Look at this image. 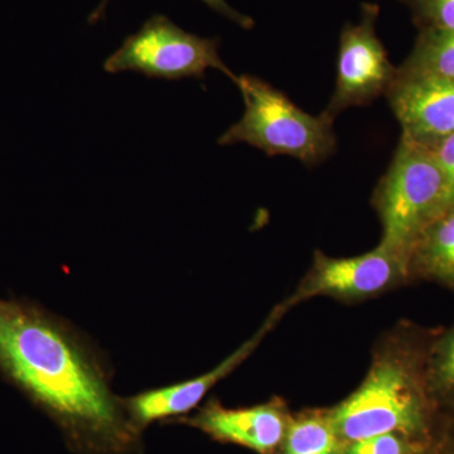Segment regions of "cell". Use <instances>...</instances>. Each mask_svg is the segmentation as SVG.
<instances>
[{
  "label": "cell",
  "instance_id": "6da1fadb",
  "mask_svg": "<svg viewBox=\"0 0 454 454\" xmlns=\"http://www.w3.org/2000/svg\"><path fill=\"white\" fill-rule=\"evenodd\" d=\"M0 375L41 409L76 454H138L142 435L109 364L85 334L29 300L0 298Z\"/></svg>",
  "mask_w": 454,
  "mask_h": 454
},
{
  "label": "cell",
  "instance_id": "7a4b0ae2",
  "mask_svg": "<svg viewBox=\"0 0 454 454\" xmlns=\"http://www.w3.org/2000/svg\"><path fill=\"white\" fill-rule=\"evenodd\" d=\"M433 404L424 365L408 351L390 348L375 357L361 387L330 415L348 443L387 433L419 441L428 434Z\"/></svg>",
  "mask_w": 454,
  "mask_h": 454
},
{
  "label": "cell",
  "instance_id": "3957f363",
  "mask_svg": "<svg viewBox=\"0 0 454 454\" xmlns=\"http://www.w3.org/2000/svg\"><path fill=\"white\" fill-rule=\"evenodd\" d=\"M245 110L240 121L221 136L219 145L245 143L269 157L289 155L315 166L336 151L334 119L327 114L310 115L282 91L252 74L238 76Z\"/></svg>",
  "mask_w": 454,
  "mask_h": 454
},
{
  "label": "cell",
  "instance_id": "277c9868",
  "mask_svg": "<svg viewBox=\"0 0 454 454\" xmlns=\"http://www.w3.org/2000/svg\"><path fill=\"white\" fill-rule=\"evenodd\" d=\"M372 205L382 247L408 260L424 230L452 208L446 177L432 149L403 139L379 182Z\"/></svg>",
  "mask_w": 454,
  "mask_h": 454
},
{
  "label": "cell",
  "instance_id": "5b68a950",
  "mask_svg": "<svg viewBox=\"0 0 454 454\" xmlns=\"http://www.w3.org/2000/svg\"><path fill=\"white\" fill-rule=\"evenodd\" d=\"M219 38H202L184 31L164 14H153L138 32L128 35L104 62L109 74L137 73L149 79L179 82L205 79L211 68L236 83L238 76L220 57Z\"/></svg>",
  "mask_w": 454,
  "mask_h": 454
},
{
  "label": "cell",
  "instance_id": "8992f818",
  "mask_svg": "<svg viewBox=\"0 0 454 454\" xmlns=\"http://www.w3.org/2000/svg\"><path fill=\"white\" fill-rule=\"evenodd\" d=\"M409 276L408 260L380 244L352 258H331L316 252L309 274L282 306L288 309L318 295L343 301H365L395 288Z\"/></svg>",
  "mask_w": 454,
  "mask_h": 454
},
{
  "label": "cell",
  "instance_id": "52a82bcc",
  "mask_svg": "<svg viewBox=\"0 0 454 454\" xmlns=\"http://www.w3.org/2000/svg\"><path fill=\"white\" fill-rule=\"evenodd\" d=\"M378 17V4H364L360 23L340 33L336 86L325 110L333 119L348 107L367 106L387 95L395 80L397 68L376 35Z\"/></svg>",
  "mask_w": 454,
  "mask_h": 454
},
{
  "label": "cell",
  "instance_id": "ba28073f",
  "mask_svg": "<svg viewBox=\"0 0 454 454\" xmlns=\"http://www.w3.org/2000/svg\"><path fill=\"white\" fill-rule=\"evenodd\" d=\"M286 312L282 304L278 306L259 328L258 333L250 337L211 372L187 381L142 391L133 396L122 397L125 411L129 415L133 426L143 433L152 424H170L179 418L187 417L215 385L219 384L230 373L234 372L245 360L252 356L253 352L258 348L267 333L273 330L274 325Z\"/></svg>",
  "mask_w": 454,
  "mask_h": 454
},
{
  "label": "cell",
  "instance_id": "9c48e42d",
  "mask_svg": "<svg viewBox=\"0 0 454 454\" xmlns=\"http://www.w3.org/2000/svg\"><path fill=\"white\" fill-rule=\"evenodd\" d=\"M387 97L403 139L433 151L454 133V82L397 70Z\"/></svg>",
  "mask_w": 454,
  "mask_h": 454
},
{
  "label": "cell",
  "instance_id": "30bf717a",
  "mask_svg": "<svg viewBox=\"0 0 454 454\" xmlns=\"http://www.w3.org/2000/svg\"><path fill=\"white\" fill-rule=\"evenodd\" d=\"M173 423L186 424L220 443L235 444L259 454L276 452L289 426L280 403L225 408L217 400H210L192 417L187 415Z\"/></svg>",
  "mask_w": 454,
  "mask_h": 454
},
{
  "label": "cell",
  "instance_id": "8fae6325",
  "mask_svg": "<svg viewBox=\"0 0 454 454\" xmlns=\"http://www.w3.org/2000/svg\"><path fill=\"white\" fill-rule=\"evenodd\" d=\"M409 270L454 291V207L424 230L409 255Z\"/></svg>",
  "mask_w": 454,
  "mask_h": 454
},
{
  "label": "cell",
  "instance_id": "7c38bea8",
  "mask_svg": "<svg viewBox=\"0 0 454 454\" xmlns=\"http://www.w3.org/2000/svg\"><path fill=\"white\" fill-rule=\"evenodd\" d=\"M397 70L454 82V32L423 29L413 53Z\"/></svg>",
  "mask_w": 454,
  "mask_h": 454
},
{
  "label": "cell",
  "instance_id": "4fadbf2b",
  "mask_svg": "<svg viewBox=\"0 0 454 454\" xmlns=\"http://www.w3.org/2000/svg\"><path fill=\"white\" fill-rule=\"evenodd\" d=\"M342 443L330 414L301 415L289 423L283 454H340Z\"/></svg>",
  "mask_w": 454,
  "mask_h": 454
},
{
  "label": "cell",
  "instance_id": "5bb4252c",
  "mask_svg": "<svg viewBox=\"0 0 454 454\" xmlns=\"http://www.w3.org/2000/svg\"><path fill=\"white\" fill-rule=\"evenodd\" d=\"M424 378L434 404L454 405V325L430 348Z\"/></svg>",
  "mask_w": 454,
  "mask_h": 454
},
{
  "label": "cell",
  "instance_id": "9a60e30c",
  "mask_svg": "<svg viewBox=\"0 0 454 454\" xmlns=\"http://www.w3.org/2000/svg\"><path fill=\"white\" fill-rule=\"evenodd\" d=\"M423 29L454 32V0H402Z\"/></svg>",
  "mask_w": 454,
  "mask_h": 454
},
{
  "label": "cell",
  "instance_id": "2e32d148",
  "mask_svg": "<svg viewBox=\"0 0 454 454\" xmlns=\"http://www.w3.org/2000/svg\"><path fill=\"white\" fill-rule=\"evenodd\" d=\"M419 441L397 434L373 435L349 443L346 454H419Z\"/></svg>",
  "mask_w": 454,
  "mask_h": 454
},
{
  "label": "cell",
  "instance_id": "e0dca14e",
  "mask_svg": "<svg viewBox=\"0 0 454 454\" xmlns=\"http://www.w3.org/2000/svg\"><path fill=\"white\" fill-rule=\"evenodd\" d=\"M109 2L110 0H101V2L98 3V7L94 9V12H92L88 18L89 25H97L98 22L104 20ZM201 2L205 3L212 11L217 12L221 16L226 17L227 20L240 26L241 28L252 29L254 27L253 18L239 13L226 0H201Z\"/></svg>",
  "mask_w": 454,
  "mask_h": 454
},
{
  "label": "cell",
  "instance_id": "ac0fdd59",
  "mask_svg": "<svg viewBox=\"0 0 454 454\" xmlns=\"http://www.w3.org/2000/svg\"><path fill=\"white\" fill-rule=\"evenodd\" d=\"M439 167L446 177L448 190H450V202L454 207V133L442 140L434 149Z\"/></svg>",
  "mask_w": 454,
  "mask_h": 454
}]
</instances>
